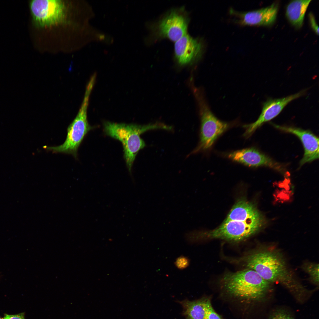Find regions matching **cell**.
Wrapping results in <instances>:
<instances>
[{
  "instance_id": "cell-16",
  "label": "cell",
  "mask_w": 319,
  "mask_h": 319,
  "mask_svg": "<svg viewBox=\"0 0 319 319\" xmlns=\"http://www.w3.org/2000/svg\"><path fill=\"white\" fill-rule=\"evenodd\" d=\"M311 0H297L290 2L287 6L286 16L291 23L297 28L302 25L304 16Z\"/></svg>"
},
{
  "instance_id": "cell-10",
  "label": "cell",
  "mask_w": 319,
  "mask_h": 319,
  "mask_svg": "<svg viewBox=\"0 0 319 319\" xmlns=\"http://www.w3.org/2000/svg\"><path fill=\"white\" fill-rule=\"evenodd\" d=\"M227 157L232 161L252 167H268L283 172L286 167L254 148L238 150L227 154Z\"/></svg>"
},
{
  "instance_id": "cell-6",
  "label": "cell",
  "mask_w": 319,
  "mask_h": 319,
  "mask_svg": "<svg viewBox=\"0 0 319 319\" xmlns=\"http://www.w3.org/2000/svg\"><path fill=\"white\" fill-rule=\"evenodd\" d=\"M92 88L87 87L82 103L79 112L67 129V135L64 142L57 146H45L43 148L53 153L70 154L74 157L77 156L78 149L85 136L92 128L87 118V110Z\"/></svg>"
},
{
  "instance_id": "cell-5",
  "label": "cell",
  "mask_w": 319,
  "mask_h": 319,
  "mask_svg": "<svg viewBox=\"0 0 319 319\" xmlns=\"http://www.w3.org/2000/svg\"><path fill=\"white\" fill-rule=\"evenodd\" d=\"M267 223V221H224L220 226L213 230L207 231H194L192 238L196 242L207 239H220L238 242L257 233L265 227Z\"/></svg>"
},
{
  "instance_id": "cell-2",
  "label": "cell",
  "mask_w": 319,
  "mask_h": 319,
  "mask_svg": "<svg viewBox=\"0 0 319 319\" xmlns=\"http://www.w3.org/2000/svg\"><path fill=\"white\" fill-rule=\"evenodd\" d=\"M221 282L227 294L247 304L264 299L271 284L256 271L248 268L225 274Z\"/></svg>"
},
{
  "instance_id": "cell-24",
  "label": "cell",
  "mask_w": 319,
  "mask_h": 319,
  "mask_svg": "<svg viewBox=\"0 0 319 319\" xmlns=\"http://www.w3.org/2000/svg\"><path fill=\"white\" fill-rule=\"evenodd\" d=\"M0 319H1L0 317Z\"/></svg>"
},
{
  "instance_id": "cell-8",
  "label": "cell",
  "mask_w": 319,
  "mask_h": 319,
  "mask_svg": "<svg viewBox=\"0 0 319 319\" xmlns=\"http://www.w3.org/2000/svg\"><path fill=\"white\" fill-rule=\"evenodd\" d=\"M188 22L182 9L173 10L159 22L157 27L158 35L176 42L186 34Z\"/></svg>"
},
{
  "instance_id": "cell-21",
  "label": "cell",
  "mask_w": 319,
  "mask_h": 319,
  "mask_svg": "<svg viewBox=\"0 0 319 319\" xmlns=\"http://www.w3.org/2000/svg\"><path fill=\"white\" fill-rule=\"evenodd\" d=\"M309 17L311 27L313 30L318 35L319 34V27L317 25L313 14L310 13L309 14Z\"/></svg>"
},
{
  "instance_id": "cell-3",
  "label": "cell",
  "mask_w": 319,
  "mask_h": 319,
  "mask_svg": "<svg viewBox=\"0 0 319 319\" xmlns=\"http://www.w3.org/2000/svg\"><path fill=\"white\" fill-rule=\"evenodd\" d=\"M104 128L106 135L122 143L124 157L130 172L138 152L145 145L144 141L140 138V135L151 130L172 129V127L159 123L141 125L106 121L104 123Z\"/></svg>"
},
{
  "instance_id": "cell-14",
  "label": "cell",
  "mask_w": 319,
  "mask_h": 319,
  "mask_svg": "<svg viewBox=\"0 0 319 319\" xmlns=\"http://www.w3.org/2000/svg\"><path fill=\"white\" fill-rule=\"evenodd\" d=\"M250 222L267 221L264 216L253 203L244 198L237 201L224 221Z\"/></svg>"
},
{
  "instance_id": "cell-15",
  "label": "cell",
  "mask_w": 319,
  "mask_h": 319,
  "mask_svg": "<svg viewBox=\"0 0 319 319\" xmlns=\"http://www.w3.org/2000/svg\"><path fill=\"white\" fill-rule=\"evenodd\" d=\"M208 298H202L192 301L186 299L180 301L183 308V315L186 318L205 319Z\"/></svg>"
},
{
  "instance_id": "cell-23",
  "label": "cell",
  "mask_w": 319,
  "mask_h": 319,
  "mask_svg": "<svg viewBox=\"0 0 319 319\" xmlns=\"http://www.w3.org/2000/svg\"><path fill=\"white\" fill-rule=\"evenodd\" d=\"M287 319H294L288 313L287 317Z\"/></svg>"
},
{
  "instance_id": "cell-4",
  "label": "cell",
  "mask_w": 319,
  "mask_h": 319,
  "mask_svg": "<svg viewBox=\"0 0 319 319\" xmlns=\"http://www.w3.org/2000/svg\"><path fill=\"white\" fill-rule=\"evenodd\" d=\"M190 85L198 106L201 123L200 141L191 154L210 149L230 124L218 119L212 113L200 88L193 83Z\"/></svg>"
},
{
  "instance_id": "cell-20",
  "label": "cell",
  "mask_w": 319,
  "mask_h": 319,
  "mask_svg": "<svg viewBox=\"0 0 319 319\" xmlns=\"http://www.w3.org/2000/svg\"><path fill=\"white\" fill-rule=\"evenodd\" d=\"M288 313L283 310H276L271 314L270 319H287Z\"/></svg>"
},
{
  "instance_id": "cell-12",
  "label": "cell",
  "mask_w": 319,
  "mask_h": 319,
  "mask_svg": "<svg viewBox=\"0 0 319 319\" xmlns=\"http://www.w3.org/2000/svg\"><path fill=\"white\" fill-rule=\"evenodd\" d=\"M175 58L180 65L196 62L202 55L203 45L201 40L186 34L175 42Z\"/></svg>"
},
{
  "instance_id": "cell-11",
  "label": "cell",
  "mask_w": 319,
  "mask_h": 319,
  "mask_svg": "<svg viewBox=\"0 0 319 319\" xmlns=\"http://www.w3.org/2000/svg\"><path fill=\"white\" fill-rule=\"evenodd\" d=\"M272 124L277 129L296 135L301 141L304 147V153L300 162V167L306 163L318 159L319 139L311 132L294 127Z\"/></svg>"
},
{
  "instance_id": "cell-22",
  "label": "cell",
  "mask_w": 319,
  "mask_h": 319,
  "mask_svg": "<svg viewBox=\"0 0 319 319\" xmlns=\"http://www.w3.org/2000/svg\"><path fill=\"white\" fill-rule=\"evenodd\" d=\"M3 319H25L24 313L13 315L5 314Z\"/></svg>"
},
{
  "instance_id": "cell-17",
  "label": "cell",
  "mask_w": 319,
  "mask_h": 319,
  "mask_svg": "<svg viewBox=\"0 0 319 319\" xmlns=\"http://www.w3.org/2000/svg\"><path fill=\"white\" fill-rule=\"evenodd\" d=\"M303 269L309 274L312 283L318 286L319 284V265L308 263L303 265Z\"/></svg>"
},
{
  "instance_id": "cell-18",
  "label": "cell",
  "mask_w": 319,
  "mask_h": 319,
  "mask_svg": "<svg viewBox=\"0 0 319 319\" xmlns=\"http://www.w3.org/2000/svg\"><path fill=\"white\" fill-rule=\"evenodd\" d=\"M190 260L187 257L181 255L178 257L175 262V265L178 269H183L187 267L190 264Z\"/></svg>"
},
{
  "instance_id": "cell-13",
  "label": "cell",
  "mask_w": 319,
  "mask_h": 319,
  "mask_svg": "<svg viewBox=\"0 0 319 319\" xmlns=\"http://www.w3.org/2000/svg\"><path fill=\"white\" fill-rule=\"evenodd\" d=\"M278 6L274 3L266 8L248 12H240L232 8L230 14L237 17L235 22L241 25H268L275 21Z\"/></svg>"
},
{
  "instance_id": "cell-9",
  "label": "cell",
  "mask_w": 319,
  "mask_h": 319,
  "mask_svg": "<svg viewBox=\"0 0 319 319\" xmlns=\"http://www.w3.org/2000/svg\"><path fill=\"white\" fill-rule=\"evenodd\" d=\"M306 90L304 89L282 98L267 100L263 104L261 113L257 120L253 123L243 126L246 129L244 136L246 137L250 136L263 123L277 116L289 103L304 95Z\"/></svg>"
},
{
  "instance_id": "cell-19",
  "label": "cell",
  "mask_w": 319,
  "mask_h": 319,
  "mask_svg": "<svg viewBox=\"0 0 319 319\" xmlns=\"http://www.w3.org/2000/svg\"><path fill=\"white\" fill-rule=\"evenodd\" d=\"M205 319H222L213 308L210 300L208 298L207 302L206 315Z\"/></svg>"
},
{
  "instance_id": "cell-1",
  "label": "cell",
  "mask_w": 319,
  "mask_h": 319,
  "mask_svg": "<svg viewBox=\"0 0 319 319\" xmlns=\"http://www.w3.org/2000/svg\"><path fill=\"white\" fill-rule=\"evenodd\" d=\"M241 261L247 268L255 271L270 284L277 283L283 286L298 302L302 303L309 297V292L295 278L279 252L261 248L245 255Z\"/></svg>"
},
{
  "instance_id": "cell-7",
  "label": "cell",
  "mask_w": 319,
  "mask_h": 319,
  "mask_svg": "<svg viewBox=\"0 0 319 319\" xmlns=\"http://www.w3.org/2000/svg\"><path fill=\"white\" fill-rule=\"evenodd\" d=\"M29 5L33 21L42 26L59 22L66 12L64 3L60 0H33Z\"/></svg>"
}]
</instances>
